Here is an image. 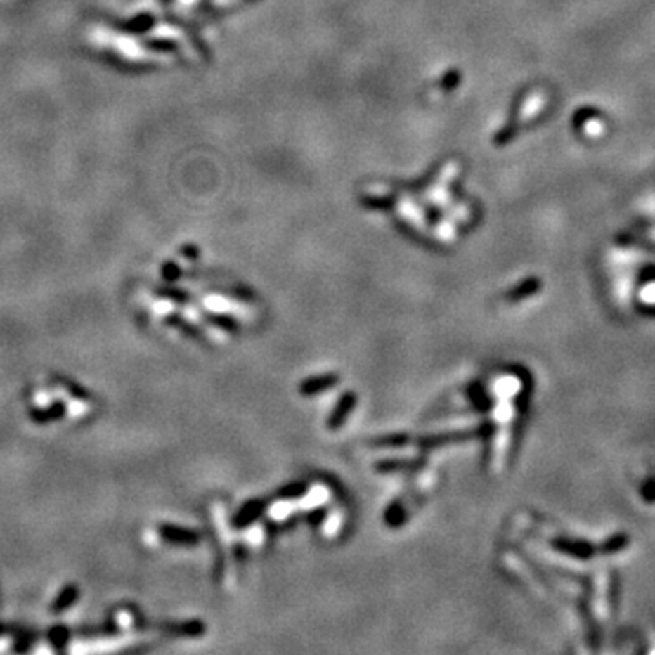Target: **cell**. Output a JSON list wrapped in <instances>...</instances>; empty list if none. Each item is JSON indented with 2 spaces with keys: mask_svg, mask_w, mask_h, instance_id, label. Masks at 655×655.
<instances>
[{
  "mask_svg": "<svg viewBox=\"0 0 655 655\" xmlns=\"http://www.w3.org/2000/svg\"><path fill=\"white\" fill-rule=\"evenodd\" d=\"M48 637H49V642H51L57 650H63L67 642H70L71 632L67 626H64V624H55L53 628L49 630Z\"/></svg>",
  "mask_w": 655,
  "mask_h": 655,
  "instance_id": "cell-5",
  "label": "cell"
},
{
  "mask_svg": "<svg viewBox=\"0 0 655 655\" xmlns=\"http://www.w3.org/2000/svg\"><path fill=\"white\" fill-rule=\"evenodd\" d=\"M159 533L164 537V540H168V543H175V545H193V543H197L195 533L186 530V528L171 526V524H162V526H159Z\"/></svg>",
  "mask_w": 655,
  "mask_h": 655,
  "instance_id": "cell-2",
  "label": "cell"
},
{
  "mask_svg": "<svg viewBox=\"0 0 655 655\" xmlns=\"http://www.w3.org/2000/svg\"><path fill=\"white\" fill-rule=\"evenodd\" d=\"M57 382L63 386L64 390L71 395V397L79 398V401H91V394L86 388L75 382L73 379H66V377H57Z\"/></svg>",
  "mask_w": 655,
  "mask_h": 655,
  "instance_id": "cell-4",
  "label": "cell"
},
{
  "mask_svg": "<svg viewBox=\"0 0 655 655\" xmlns=\"http://www.w3.org/2000/svg\"><path fill=\"white\" fill-rule=\"evenodd\" d=\"M79 586L77 585H66L60 592H58L57 599L51 604V614H63L67 608H71L79 601Z\"/></svg>",
  "mask_w": 655,
  "mask_h": 655,
  "instance_id": "cell-3",
  "label": "cell"
},
{
  "mask_svg": "<svg viewBox=\"0 0 655 655\" xmlns=\"http://www.w3.org/2000/svg\"><path fill=\"white\" fill-rule=\"evenodd\" d=\"M641 299L644 302H647V304H655V283L654 284H648L647 288L642 290L641 292Z\"/></svg>",
  "mask_w": 655,
  "mask_h": 655,
  "instance_id": "cell-6",
  "label": "cell"
},
{
  "mask_svg": "<svg viewBox=\"0 0 655 655\" xmlns=\"http://www.w3.org/2000/svg\"><path fill=\"white\" fill-rule=\"evenodd\" d=\"M66 413L67 404L64 403V401H55V403H51L46 408H32V410L27 412V415H30V419H32L35 424H49V422L58 421V419L66 417Z\"/></svg>",
  "mask_w": 655,
  "mask_h": 655,
  "instance_id": "cell-1",
  "label": "cell"
},
{
  "mask_svg": "<svg viewBox=\"0 0 655 655\" xmlns=\"http://www.w3.org/2000/svg\"><path fill=\"white\" fill-rule=\"evenodd\" d=\"M4 632H6V628L2 626V624H0V633H4Z\"/></svg>",
  "mask_w": 655,
  "mask_h": 655,
  "instance_id": "cell-7",
  "label": "cell"
}]
</instances>
